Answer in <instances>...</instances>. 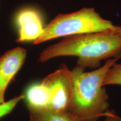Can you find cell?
<instances>
[{"instance_id":"obj_1","label":"cell","mask_w":121,"mask_h":121,"mask_svg":"<svg viewBox=\"0 0 121 121\" xmlns=\"http://www.w3.org/2000/svg\"><path fill=\"white\" fill-rule=\"evenodd\" d=\"M63 56L76 57L77 65L85 69H98L102 60L121 58V35L110 29L64 37L44 49L38 60L44 63Z\"/></svg>"},{"instance_id":"obj_2","label":"cell","mask_w":121,"mask_h":121,"mask_svg":"<svg viewBox=\"0 0 121 121\" xmlns=\"http://www.w3.org/2000/svg\"><path fill=\"white\" fill-rule=\"evenodd\" d=\"M120 57L107 60L90 72L76 65L71 70L72 96L69 112L82 121H98L108 114L109 96L103 85L108 71Z\"/></svg>"},{"instance_id":"obj_3","label":"cell","mask_w":121,"mask_h":121,"mask_svg":"<svg viewBox=\"0 0 121 121\" xmlns=\"http://www.w3.org/2000/svg\"><path fill=\"white\" fill-rule=\"evenodd\" d=\"M113 26L111 21L104 19L94 8L84 7L73 13L58 14L45 25L43 34L33 44L38 45L58 38L104 31Z\"/></svg>"},{"instance_id":"obj_4","label":"cell","mask_w":121,"mask_h":121,"mask_svg":"<svg viewBox=\"0 0 121 121\" xmlns=\"http://www.w3.org/2000/svg\"><path fill=\"white\" fill-rule=\"evenodd\" d=\"M42 82L47 87L51 94L49 109L58 112H69L72 90L71 70L62 64L54 72L45 76Z\"/></svg>"},{"instance_id":"obj_5","label":"cell","mask_w":121,"mask_h":121,"mask_svg":"<svg viewBox=\"0 0 121 121\" xmlns=\"http://www.w3.org/2000/svg\"><path fill=\"white\" fill-rule=\"evenodd\" d=\"M15 22L17 28L19 43L35 42L43 34L45 26L41 13L37 9L27 7L16 13Z\"/></svg>"},{"instance_id":"obj_6","label":"cell","mask_w":121,"mask_h":121,"mask_svg":"<svg viewBox=\"0 0 121 121\" xmlns=\"http://www.w3.org/2000/svg\"><path fill=\"white\" fill-rule=\"evenodd\" d=\"M27 52L17 47L9 50L0 57V104L5 102V93L9 85L25 62Z\"/></svg>"},{"instance_id":"obj_7","label":"cell","mask_w":121,"mask_h":121,"mask_svg":"<svg viewBox=\"0 0 121 121\" xmlns=\"http://www.w3.org/2000/svg\"><path fill=\"white\" fill-rule=\"evenodd\" d=\"M26 106L38 108L49 109L51 94L47 87L43 82H35L29 85L24 93Z\"/></svg>"},{"instance_id":"obj_8","label":"cell","mask_w":121,"mask_h":121,"mask_svg":"<svg viewBox=\"0 0 121 121\" xmlns=\"http://www.w3.org/2000/svg\"><path fill=\"white\" fill-rule=\"evenodd\" d=\"M33 121H82L69 112H58L46 108L26 106Z\"/></svg>"},{"instance_id":"obj_9","label":"cell","mask_w":121,"mask_h":121,"mask_svg":"<svg viewBox=\"0 0 121 121\" xmlns=\"http://www.w3.org/2000/svg\"><path fill=\"white\" fill-rule=\"evenodd\" d=\"M106 85L121 86V64L115 63L108 71L103 83Z\"/></svg>"},{"instance_id":"obj_10","label":"cell","mask_w":121,"mask_h":121,"mask_svg":"<svg viewBox=\"0 0 121 121\" xmlns=\"http://www.w3.org/2000/svg\"><path fill=\"white\" fill-rule=\"evenodd\" d=\"M24 98L25 95L23 93L0 104V119L10 114L21 101L24 100Z\"/></svg>"},{"instance_id":"obj_11","label":"cell","mask_w":121,"mask_h":121,"mask_svg":"<svg viewBox=\"0 0 121 121\" xmlns=\"http://www.w3.org/2000/svg\"><path fill=\"white\" fill-rule=\"evenodd\" d=\"M105 118L102 121H121V117L114 111L109 110L108 114L105 116Z\"/></svg>"},{"instance_id":"obj_12","label":"cell","mask_w":121,"mask_h":121,"mask_svg":"<svg viewBox=\"0 0 121 121\" xmlns=\"http://www.w3.org/2000/svg\"><path fill=\"white\" fill-rule=\"evenodd\" d=\"M111 30L117 34H118L121 35V26L114 25L111 29Z\"/></svg>"},{"instance_id":"obj_13","label":"cell","mask_w":121,"mask_h":121,"mask_svg":"<svg viewBox=\"0 0 121 121\" xmlns=\"http://www.w3.org/2000/svg\"><path fill=\"white\" fill-rule=\"evenodd\" d=\"M30 121H33V119H32V118H31V117H30Z\"/></svg>"},{"instance_id":"obj_14","label":"cell","mask_w":121,"mask_h":121,"mask_svg":"<svg viewBox=\"0 0 121 121\" xmlns=\"http://www.w3.org/2000/svg\"><path fill=\"white\" fill-rule=\"evenodd\" d=\"M0 57H1V55H0Z\"/></svg>"}]
</instances>
